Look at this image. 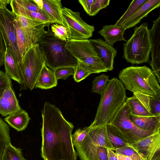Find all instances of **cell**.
I'll return each mask as SVG.
<instances>
[{
  "instance_id": "obj_27",
  "label": "cell",
  "mask_w": 160,
  "mask_h": 160,
  "mask_svg": "<svg viewBox=\"0 0 160 160\" xmlns=\"http://www.w3.org/2000/svg\"><path fill=\"white\" fill-rule=\"evenodd\" d=\"M11 142L9 126L0 117V160L6 145Z\"/></svg>"
},
{
  "instance_id": "obj_24",
  "label": "cell",
  "mask_w": 160,
  "mask_h": 160,
  "mask_svg": "<svg viewBox=\"0 0 160 160\" xmlns=\"http://www.w3.org/2000/svg\"><path fill=\"white\" fill-rule=\"evenodd\" d=\"M13 23L16 29L18 50L22 58L27 50L33 44L32 41L25 33L17 17Z\"/></svg>"
},
{
  "instance_id": "obj_38",
  "label": "cell",
  "mask_w": 160,
  "mask_h": 160,
  "mask_svg": "<svg viewBox=\"0 0 160 160\" xmlns=\"http://www.w3.org/2000/svg\"><path fill=\"white\" fill-rule=\"evenodd\" d=\"M54 71L58 80L60 79L65 80L71 75L73 76L75 72V68H59Z\"/></svg>"
},
{
  "instance_id": "obj_19",
  "label": "cell",
  "mask_w": 160,
  "mask_h": 160,
  "mask_svg": "<svg viewBox=\"0 0 160 160\" xmlns=\"http://www.w3.org/2000/svg\"><path fill=\"white\" fill-rule=\"evenodd\" d=\"M129 118L134 125L142 130L153 132L160 130V116H138L130 113Z\"/></svg>"
},
{
  "instance_id": "obj_11",
  "label": "cell",
  "mask_w": 160,
  "mask_h": 160,
  "mask_svg": "<svg viewBox=\"0 0 160 160\" xmlns=\"http://www.w3.org/2000/svg\"><path fill=\"white\" fill-rule=\"evenodd\" d=\"M16 15L6 8L0 9V32L5 44L13 54L18 64L22 59L17 42L15 28L13 22Z\"/></svg>"
},
{
  "instance_id": "obj_9",
  "label": "cell",
  "mask_w": 160,
  "mask_h": 160,
  "mask_svg": "<svg viewBox=\"0 0 160 160\" xmlns=\"http://www.w3.org/2000/svg\"><path fill=\"white\" fill-rule=\"evenodd\" d=\"M45 64L38 44L32 45L27 50L18 64L27 88L32 90L35 87Z\"/></svg>"
},
{
  "instance_id": "obj_31",
  "label": "cell",
  "mask_w": 160,
  "mask_h": 160,
  "mask_svg": "<svg viewBox=\"0 0 160 160\" xmlns=\"http://www.w3.org/2000/svg\"><path fill=\"white\" fill-rule=\"evenodd\" d=\"M93 125L92 122L88 127H84L82 129L78 128L74 134L72 135V141L74 146L77 147L81 145L87 134Z\"/></svg>"
},
{
  "instance_id": "obj_12",
  "label": "cell",
  "mask_w": 160,
  "mask_h": 160,
  "mask_svg": "<svg viewBox=\"0 0 160 160\" xmlns=\"http://www.w3.org/2000/svg\"><path fill=\"white\" fill-rule=\"evenodd\" d=\"M128 146L145 160H160V130Z\"/></svg>"
},
{
  "instance_id": "obj_7",
  "label": "cell",
  "mask_w": 160,
  "mask_h": 160,
  "mask_svg": "<svg viewBox=\"0 0 160 160\" xmlns=\"http://www.w3.org/2000/svg\"><path fill=\"white\" fill-rule=\"evenodd\" d=\"M65 47L77 60L88 66L91 74L108 71L89 39H70L66 42Z\"/></svg>"
},
{
  "instance_id": "obj_29",
  "label": "cell",
  "mask_w": 160,
  "mask_h": 160,
  "mask_svg": "<svg viewBox=\"0 0 160 160\" xmlns=\"http://www.w3.org/2000/svg\"><path fill=\"white\" fill-rule=\"evenodd\" d=\"M147 0H134L130 3L128 8L115 24L120 25L131 16L138 8Z\"/></svg>"
},
{
  "instance_id": "obj_5",
  "label": "cell",
  "mask_w": 160,
  "mask_h": 160,
  "mask_svg": "<svg viewBox=\"0 0 160 160\" xmlns=\"http://www.w3.org/2000/svg\"><path fill=\"white\" fill-rule=\"evenodd\" d=\"M134 33L123 45V57L132 64L148 62L152 43L148 23L143 22L135 26Z\"/></svg>"
},
{
  "instance_id": "obj_20",
  "label": "cell",
  "mask_w": 160,
  "mask_h": 160,
  "mask_svg": "<svg viewBox=\"0 0 160 160\" xmlns=\"http://www.w3.org/2000/svg\"><path fill=\"white\" fill-rule=\"evenodd\" d=\"M43 11L49 18L50 24L57 23L64 26L62 12L63 8L60 0H43Z\"/></svg>"
},
{
  "instance_id": "obj_10",
  "label": "cell",
  "mask_w": 160,
  "mask_h": 160,
  "mask_svg": "<svg viewBox=\"0 0 160 160\" xmlns=\"http://www.w3.org/2000/svg\"><path fill=\"white\" fill-rule=\"evenodd\" d=\"M61 14L64 26L67 28L70 39L86 40L92 36L94 26L85 22L79 12L64 7Z\"/></svg>"
},
{
  "instance_id": "obj_17",
  "label": "cell",
  "mask_w": 160,
  "mask_h": 160,
  "mask_svg": "<svg viewBox=\"0 0 160 160\" xmlns=\"http://www.w3.org/2000/svg\"><path fill=\"white\" fill-rule=\"evenodd\" d=\"M160 6V0H147L120 25L125 30L135 26L151 11Z\"/></svg>"
},
{
  "instance_id": "obj_43",
  "label": "cell",
  "mask_w": 160,
  "mask_h": 160,
  "mask_svg": "<svg viewBox=\"0 0 160 160\" xmlns=\"http://www.w3.org/2000/svg\"><path fill=\"white\" fill-rule=\"evenodd\" d=\"M6 47L0 32V67L3 65V61Z\"/></svg>"
},
{
  "instance_id": "obj_8",
  "label": "cell",
  "mask_w": 160,
  "mask_h": 160,
  "mask_svg": "<svg viewBox=\"0 0 160 160\" xmlns=\"http://www.w3.org/2000/svg\"><path fill=\"white\" fill-rule=\"evenodd\" d=\"M101 147L115 151L108 138L107 124L93 125L81 145L75 148L81 160H96L97 150Z\"/></svg>"
},
{
  "instance_id": "obj_21",
  "label": "cell",
  "mask_w": 160,
  "mask_h": 160,
  "mask_svg": "<svg viewBox=\"0 0 160 160\" xmlns=\"http://www.w3.org/2000/svg\"><path fill=\"white\" fill-rule=\"evenodd\" d=\"M125 30L121 25L115 24L103 26L98 32L103 38L105 42L113 46L117 41H126L123 36Z\"/></svg>"
},
{
  "instance_id": "obj_14",
  "label": "cell",
  "mask_w": 160,
  "mask_h": 160,
  "mask_svg": "<svg viewBox=\"0 0 160 160\" xmlns=\"http://www.w3.org/2000/svg\"><path fill=\"white\" fill-rule=\"evenodd\" d=\"M23 30L33 44H38L42 36L47 32L44 28L49 25L31 18L22 15L16 16Z\"/></svg>"
},
{
  "instance_id": "obj_39",
  "label": "cell",
  "mask_w": 160,
  "mask_h": 160,
  "mask_svg": "<svg viewBox=\"0 0 160 160\" xmlns=\"http://www.w3.org/2000/svg\"><path fill=\"white\" fill-rule=\"evenodd\" d=\"M15 1L18 4L28 10L37 12L43 11L38 7L32 0H15Z\"/></svg>"
},
{
  "instance_id": "obj_30",
  "label": "cell",
  "mask_w": 160,
  "mask_h": 160,
  "mask_svg": "<svg viewBox=\"0 0 160 160\" xmlns=\"http://www.w3.org/2000/svg\"><path fill=\"white\" fill-rule=\"evenodd\" d=\"M77 60V64L75 68L73 78L74 81L78 82L91 74L88 66L84 63Z\"/></svg>"
},
{
  "instance_id": "obj_42",
  "label": "cell",
  "mask_w": 160,
  "mask_h": 160,
  "mask_svg": "<svg viewBox=\"0 0 160 160\" xmlns=\"http://www.w3.org/2000/svg\"><path fill=\"white\" fill-rule=\"evenodd\" d=\"M94 0H79V2L82 6L84 11L89 15Z\"/></svg>"
},
{
  "instance_id": "obj_4",
  "label": "cell",
  "mask_w": 160,
  "mask_h": 160,
  "mask_svg": "<svg viewBox=\"0 0 160 160\" xmlns=\"http://www.w3.org/2000/svg\"><path fill=\"white\" fill-rule=\"evenodd\" d=\"M66 42L57 38L48 28L38 43L45 65L53 71L76 67L77 60L65 48Z\"/></svg>"
},
{
  "instance_id": "obj_34",
  "label": "cell",
  "mask_w": 160,
  "mask_h": 160,
  "mask_svg": "<svg viewBox=\"0 0 160 160\" xmlns=\"http://www.w3.org/2000/svg\"><path fill=\"white\" fill-rule=\"evenodd\" d=\"M115 151L116 154L130 157L134 160H145L141 154L128 145L116 148Z\"/></svg>"
},
{
  "instance_id": "obj_13",
  "label": "cell",
  "mask_w": 160,
  "mask_h": 160,
  "mask_svg": "<svg viewBox=\"0 0 160 160\" xmlns=\"http://www.w3.org/2000/svg\"><path fill=\"white\" fill-rule=\"evenodd\" d=\"M153 24L149 30L151 40V60L150 65L152 70L160 83V15L155 20L152 21Z\"/></svg>"
},
{
  "instance_id": "obj_25",
  "label": "cell",
  "mask_w": 160,
  "mask_h": 160,
  "mask_svg": "<svg viewBox=\"0 0 160 160\" xmlns=\"http://www.w3.org/2000/svg\"><path fill=\"white\" fill-rule=\"evenodd\" d=\"M126 102L128 106L131 114L138 116H154L149 112L138 100L133 96L127 98Z\"/></svg>"
},
{
  "instance_id": "obj_44",
  "label": "cell",
  "mask_w": 160,
  "mask_h": 160,
  "mask_svg": "<svg viewBox=\"0 0 160 160\" xmlns=\"http://www.w3.org/2000/svg\"><path fill=\"white\" fill-rule=\"evenodd\" d=\"M107 154L108 160H118L117 154L111 149H107Z\"/></svg>"
},
{
  "instance_id": "obj_33",
  "label": "cell",
  "mask_w": 160,
  "mask_h": 160,
  "mask_svg": "<svg viewBox=\"0 0 160 160\" xmlns=\"http://www.w3.org/2000/svg\"><path fill=\"white\" fill-rule=\"evenodd\" d=\"M107 129L108 138L115 149L128 145L114 132L108 124H107Z\"/></svg>"
},
{
  "instance_id": "obj_26",
  "label": "cell",
  "mask_w": 160,
  "mask_h": 160,
  "mask_svg": "<svg viewBox=\"0 0 160 160\" xmlns=\"http://www.w3.org/2000/svg\"><path fill=\"white\" fill-rule=\"evenodd\" d=\"M1 160H26L23 157L22 149L16 148L9 143L4 149Z\"/></svg>"
},
{
  "instance_id": "obj_2",
  "label": "cell",
  "mask_w": 160,
  "mask_h": 160,
  "mask_svg": "<svg viewBox=\"0 0 160 160\" xmlns=\"http://www.w3.org/2000/svg\"><path fill=\"white\" fill-rule=\"evenodd\" d=\"M126 90L117 78L110 80L101 95L93 126L107 124L112 120L126 101Z\"/></svg>"
},
{
  "instance_id": "obj_32",
  "label": "cell",
  "mask_w": 160,
  "mask_h": 160,
  "mask_svg": "<svg viewBox=\"0 0 160 160\" xmlns=\"http://www.w3.org/2000/svg\"><path fill=\"white\" fill-rule=\"evenodd\" d=\"M51 31L58 39L66 42L70 39L66 28L64 26L55 23L52 24Z\"/></svg>"
},
{
  "instance_id": "obj_1",
  "label": "cell",
  "mask_w": 160,
  "mask_h": 160,
  "mask_svg": "<svg viewBox=\"0 0 160 160\" xmlns=\"http://www.w3.org/2000/svg\"><path fill=\"white\" fill-rule=\"evenodd\" d=\"M41 155L44 160H77L72 139L74 128L55 105L45 102L41 110Z\"/></svg>"
},
{
  "instance_id": "obj_23",
  "label": "cell",
  "mask_w": 160,
  "mask_h": 160,
  "mask_svg": "<svg viewBox=\"0 0 160 160\" xmlns=\"http://www.w3.org/2000/svg\"><path fill=\"white\" fill-rule=\"evenodd\" d=\"M58 80L54 71L45 64L38 79L35 87L42 89H48L57 86Z\"/></svg>"
},
{
  "instance_id": "obj_3",
  "label": "cell",
  "mask_w": 160,
  "mask_h": 160,
  "mask_svg": "<svg viewBox=\"0 0 160 160\" xmlns=\"http://www.w3.org/2000/svg\"><path fill=\"white\" fill-rule=\"evenodd\" d=\"M118 78L125 89L153 97L160 94V86L151 69L146 66H130L119 72Z\"/></svg>"
},
{
  "instance_id": "obj_16",
  "label": "cell",
  "mask_w": 160,
  "mask_h": 160,
  "mask_svg": "<svg viewBox=\"0 0 160 160\" xmlns=\"http://www.w3.org/2000/svg\"><path fill=\"white\" fill-rule=\"evenodd\" d=\"M5 72L10 78L17 82L19 84L20 90L26 89L19 66L11 51L6 48L3 61Z\"/></svg>"
},
{
  "instance_id": "obj_28",
  "label": "cell",
  "mask_w": 160,
  "mask_h": 160,
  "mask_svg": "<svg viewBox=\"0 0 160 160\" xmlns=\"http://www.w3.org/2000/svg\"><path fill=\"white\" fill-rule=\"evenodd\" d=\"M110 80L104 74L95 77L92 82V92L101 95Z\"/></svg>"
},
{
  "instance_id": "obj_47",
  "label": "cell",
  "mask_w": 160,
  "mask_h": 160,
  "mask_svg": "<svg viewBox=\"0 0 160 160\" xmlns=\"http://www.w3.org/2000/svg\"><path fill=\"white\" fill-rule=\"evenodd\" d=\"M32 1L40 9L42 10L43 5V0H32Z\"/></svg>"
},
{
  "instance_id": "obj_6",
  "label": "cell",
  "mask_w": 160,
  "mask_h": 160,
  "mask_svg": "<svg viewBox=\"0 0 160 160\" xmlns=\"http://www.w3.org/2000/svg\"><path fill=\"white\" fill-rule=\"evenodd\" d=\"M130 113L129 108L125 101L112 120L108 123L128 145L134 143L155 133L142 130L136 126L129 119Z\"/></svg>"
},
{
  "instance_id": "obj_46",
  "label": "cell",
  "mask_w": 160,
  "mask_h": 160,
  "mask_svg": "<svg viewBox=\"0 0 160 160\" xmlns=\"http://www.w3.org/2000/svg\"><path fill=\"white\" fill-rule=\"evenodd\" d=\"M118 156V160H134L132 158L126 156L116 154Z\"/></svg>"
},
{
  "instance_id": "obj_41",
  "label": "cell",
  "mask_w": 160,
  "mask_h": 160,
  "mask_svg": "<svg viewBox=\"0 0 160 160\" xmlns=\"http://www.w3.org/2000/svg\"><path fill=\"white\" fill-rule=\"evenodd\" d=\"M107 149L104 147H99L96 152V160H108Z\"/></svg>"
},
{
  "instance_id": "obj_45",
  "label": "cell",
  "mask_w": 160,
  "mask_h": 160,
  "mask_svg": "<svg viewBox=\"0 0 160 160\" xmlns=\"http://www.w3.org/2000/svg\"><path fill=\"white\" fill-rule=\"evenodd\" d=\"M9 0H0V9H4L6 8L8 4L10 3Z\"/></svg>"
},
{
  "instance_id": "obj_37",
  "label": "cell",
  "mask_w": 160,
  "mask_h": 160,
  "mask_svg": "<svg viewBox=\"0 0 160 160\" xmlns=\"http://www.w3.org/2000/svg\"><path fill=\"white\" fill-rule=\"evenodd\" d=\"M12 85L10 77L5 72L0 71V98L9 86Z\"/></svg>"
},
{
  "instance_id": "obj_35",
  "label": "cell",
  "mask_w": 160,
  "mask_h": 160,
  "mask_svg": "<svg viewBox=\"0 0 160 160\" xmlns=\"http://www.w3.org/2000/svg\"><path fill=\"white\" fill-rule=\"evenodd\" d=\"M110 2V0H94L89 15L95 16L101 10L108 6Z\"/></svg>"
},
{
  "instance_id": "obj_36",
  "label": "cell",
  "mask_w": 160,
  "mask_h": 160,
  "mask_svg": "<svg viewBox=\"0 0 160 160\" xmlns=\"http://www.w3.org/2000/svg\"><path fill=\"white\" fill-rule=\"evenodd\" d=\"M149 104L152 114L155 116H160V94L150 97Z\"/></svg>"
},
{
  "instance_id": "obj_22",
  "label": "cell",
  "mask_w": 160,
  "mask_h": 160,
  "mask_svg": "<svg viewBox=\"0 0 160 160\" xmlns=\"http://www.w3.org/2000/svg\"><path fill=\"white\" fill-rule=\"evenodd\" d=\"M30 120L28 113L22 108L8 115L4 119L11 127L18 132L24 130Z\"/></svg>"
},
{
  "instance_id": "obj_40",
  "label": "cell",
  "mask_w": 160,
  "mask_h": 160,
  "mask_svg": "<svg viewBox=\"0 0 160 160\" xmlns=\"http://www.w3.org/2000/svg\"><path fill=\"white\" fill-rule=\"evenodd\" d=\"M133 96L138 100L149 112L151 113L149 104L150 97L139 93H134Z\"/></svg>"
},
{
  "instance_id": "obj_15",
  "label": "cell",
  "mask_w": 160,
  "mask_h": 160,
  "mask_svg": "<svg viewBox=\"0 0 160 160\" xmlns=\"http://www.w3.org/2000/svg\"><path fill=\"white\" fill-rule=\"evenodd\" d=\"M98 56L104 62L108 71H112L114 68V59L117 51L113 46L99 38L90 39Z\"/></svg>"
},
{
  "instance_id": "obj_18",
  "label": "cell",
  "mask_w": 160,
  "mask_h": 160,
  "mask_svg": "<svg viewBox=\"0 0 160 160\" xmlns=\"http://www.w3.org/2000/svg\"><path fill=\"white\" fill-rule=\"evenodd\" d=\"M21 108L12 85H10L0 98V114L3 117H7Z\"/></svg>"
}]
</instances>
